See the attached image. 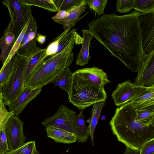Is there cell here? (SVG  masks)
Returning <instances> with one entry per match:
<instances>
[{
	"mask_svg": "<svg viewBox=\"0 0 154 154\" xmlns=\"http://www.w3.org/2000/svg\"><path fill=\"white\" fill-rule=\"evenodd\" d=\"M137 72L135 84L147 88L154 85V50L147 54L143 53Z\"/></svg>",
	"mask_w": 154,
	"mask_h": 154,
	"instance_id": "11",
	"label": "cell"
},
{
	"mask_svg": "<svg viewBox=\"0 0 154 154\" xmlns=\"http://www.w3.org/2000/svg\"><path fill=\"white\" fill-rule=\"evenodd\" d=\"M133 9L141 13L154 10V0H133Z\"/></svg>",
	"mask_w": 154,
	"mask_h": 154,
	"instance_id": "28",
	"label": "cell"
},
{
	"mask_svg": "<svg viewBox=\"0 0 154 154\" xmlns=\"http://www.w3.org/2000/svg\"><path fill=\"white\" fill-rule=\"evenodd\" d=\"M14 57L6 63L3 65L0 70V86L3 85L8 81L11 74Z\"/></svg>",
	"mask_w": 154,
	"mask_h": 154,
	"instance_id": "30",
	"label": "cell"
},
{
	"mask_svg": "<svg viewBox=\"0 0 154 154\" xmlns=\"http://www.w3.org/2000/svg\"><path fill=\"white\" fill-rule=\"evenodd\" d=\"M140 150L126 147V149L123 154H140Z\"/></svg>",
	"mask_w": 154,
	"mask_h": 154,
	"instance_id": "38",
	"label": "cell"
},
{
	"mask_svg": "<svg viewBox=\"0 0 154 154\" xmlns=\"http://www.w3.org/2000/svg\"><path fill=\"white\" fill-rule=\"evenodd\" d=\"M29 21L25 25L20 32V34L16 39L13 47H12L8 57L4 64L6 63L11 59V58H12V57L14 56L21 44V43L23 39V36L27 28Z\"/></svg>",
	"mask_w": 154,
	"mask_h": 154,
	"instance_id": "33",
	"label": "cell"
},
{
	"mask_svg": "<svg viewBox=\"0 0 154 154\" xmlns=\"http://www.w3.org/2000/svg\"><path fill=\"white\" fill-rule=\"evenodd\" d=\"M136 120L140 122H154V101L135 109Z\"/></svg>",
	"mask_w": 154,
	"mask_h": 154,
	"instance_id": "23",
	"label": "cell"
},
{
	"mask_svg": "<svg viewBox=\"0 0 154 154\" xmlns=\"http://www.w3.org/2000/svg\"><path fill=\"white\" fill-rule=\"evenodd\" d=\"M69 101L81 111L100 102H106L107 94L104 87H98L73 77Z\"/></svg>",
	"mask_w": 154,
	"mask_h": 154,
	"instance_id": "4",
	"label": "cell"
},
{
	"mask_svg": "<svg viewBox=\"0 0 154 154\" xmlns=\"http://www.w3.org/2000/svg\"><path fill=\"white\" fill-rule=\"evenodd\" d=\"M142 46L146 54L154 50V10L145 13L139 12Z\"/></svg>",
	"mask_w": 154,
	"mask_h": 154,
	"instance_id": "8",
	"label": "cell"
},
{
	"mask_svg": "<svg viewBox=\"0 0 154 154\" xmlns=\"http://www.w3.org/2000/svg\"><path fill=\"white\" fill-rule=\"evenodd\" d=\"M46 128L47 137L57 143L69 144L77 141L75 134L67 130L53 126Z\"/></svg>",
	"mask_w": 154,
	"mask_h": 154,
	"instance_id": "17",
	"label": "cell"
},
{
	"mask_svg": "<svg viewBox=\"0 0 154 154\" xmlns=\"http://www.w3.org/2000/svg\"><path fill=\"white\" fill-rule=\"evenodd\" d=\"M73 75L69 66H68L62 70L49 84L58 87L68 94L71 89Z\"/></svg>",
	"mask_w": 154,
	"mask_h": 154,
	"instance_id": "20",
	"label": "cell"
},
{
	"mask_svg": "<svg viewBox=\"0 0 154 154\" xmlns=\"http://www.w3.org/2000/svg\"><path fill=\"white\" fill-rule=\"evenodd\" d=\"M37 27L32 15L30 17L27 28L16 54L17 56L28 58L39 50L36 44Z\"/></svg>",
	"mask_w": 154,
	"mask_h": 154,
	"instance_id": "10",
	"label": "cell"
},
{
	"mask_svg": "<svg viewBox=\"0 0 154 154\" xmlns=\"http://www.w3.org/2000/svg\"><path fill=\"white\" fill-rule=\"evenodd\" d=\"M42 89L41 87L24 88L20 95L8 106L9 111L14 115L18 116L26 105L41 92Z\"/></svg>",
	"mask_w": 154,
	"mask_h": 154,
	"instance_id": "15",
	"label": "cell"
},
{
	"mask_svg": "<svg viewBox=\"0 0 154 154\" xmlns=\"http://www.w3.org/2000/svg\"><path fill=\"white\" fill-rule=\"evenodd\" d=\"M24 4L30 6H35L45 9L53 12H57L53 0H21Z\"/></svg>",
	"mask_w": 154,
	"mask_h": 154,
	"instance_id": "26",
	"label": "cell"
},
{
	"mask_svg": "<svg viewBox=\"0 0 154 154\" xmlns=\"http://www.w3.org/2000/svg\"><path fill=\"white\" fill-rule=\"evenodd\" d=\"M3 86L1 85L0 86V92L2 91V88Z\"/></svg>",
	"mask_w": 154,
	"mask_h": 154,
	"instance_id": "40",
	"label": "cell"
},
{
	"mask_svg": "<svg viewBox=\"0 0 154 154\" xmlns=\"http://www.w3.org/2000/svg\"><path fill=\"white\" fill-rule=\"evenodd\" d=\"M133 0H117V11L120 13L129 12L133 9Z\"/></svg>",
	"mask_w": 154,
	"mask_h": 154,
	"instance_id": "34",
	"label": "cell"
},
{
	"mask_svg": "<svg viewBox=\"0 0 154 154\" xmlns=\"http://www.w3.org/2000/svg\"><path fill=\"white\" fill-rule=\"evenodd\" d=\"M86 7L85 0L83 4L68 11L67 14L64 18L53 20L55 22L61 24L64 30H70L76 23L83 17L84 16H80L85 11Z\"/></svg>",
	"mask_w": 154,
	"mask_h": 154,
	"instance_id": "16",
	"label": "cell"
},
{
	"mask_svg": "<svg viewBox=\"0 0 154 154\" xmlns=\"http://www.w3.org/2000/svg\"><path fill=\"white\" fill-rule=\"evenodd\" d=\"M107 2V0H86L87 5L99 15L104 14Z\"/></svg>",
	"mask_w": 154,
	"mask_h": 154,
	"instance_id": "31",
	"label": "cell"
},
{
	"mask_svg": "<svg viewBox=\"0 0 154 154\" xmlns=\"http://www.w3.org/2000/svg\"><path fill=\"white\" fill-rule=\"evenodd\" d=\"M140 154L154 153V139L148 142L141 148Z\"/></svg>",
	"mask_w": 154,
	"mask_h": 154,
	"instance_id": "36",
	"label": "cell"
},
{
	"mask_svg": "<svg viewBox=\"0 0 154 154\" xmlns=\"http://www.w3.org/2000/svg\"><path fill=\"white\" fill-rule=\"evenodd\" d=\"M85 0H53L57 9L59 10L69 11L84 3Z\"/></svg>",
	"mask_w": 154,
	"mask_h": 154,
	"instance_id": "27",
	"label": "cell"
},
{
	"mask_svg": "<svg viewBox=\"0 0 154 154\" xmlns=\"http://www.w3.org/2000/svg\"><path fill=\"white\" fill-rule=\"evenodd\" d=\"M140 86L129 80L119 84L112 93L115 104L120 107L130 102L137 93Z\"/></svg>",
	"mask_w": 154,
	"mask_h": 154,
	"instance_id": "14",
	"label": "cell"
},
{
	"mask_svg": "<svg viewBox=\"0 0 154 154\" xmlns=\"http://www.w3.org/2000/svg\"><path fill=\"white\" fill-rule=\"evenodd\" d=\"M83 111L75 117L74 120L75 134L76 140L79 142L84 143L88 140L90 135V131L88 126L85 124L84 116L82 114Z\"/></svg>",
	"mask_w": 154,
	"mask_h": 154,
	"instance_id": "22",
	"label": "cell"
},
{
	"mask_svg": "<svg viewBox=\"0 0 154 154\" xmlns=\"http://www.w3.org/2000/svg\"><path fill=\"white\" fill-rule=\"evenodd\" d=\"M24 124L18 116L14 114L8 120L5 133L9 152L18 148L24 143L26 137L23 130Z\"/></svg>",
	"mask_w": 154,
	"mask_h": 154,
	"instance_id": "7",
	"label": "cell"
},
{
	"mask_svg": "<svg viewBox=\"0 0 154 154\" xmlns=\"http://www.w3.org/2000/svg\"><path fill=\"white\" fill-rule=\"evenodd\" d=\"M73 74V77L97 87H104L105 85L110 82L106 73L102 69L95 66L77 70Z\"/></svg>",
	"mask_w": 154,
	"mask_h": 154,
	"instance_id": "12",
	"label": "cell"
},
{
	"mask_svg": "<svg viewBox=\"0 0 154 154\" xmlns=\"http://www.w3.org/2000/svg\"><path fill=\"white\" fill-rule=\"evenodd\" d=\"M135 10L124 15L103 14L88 24L86 31L121 61L136 72L144 53L139 20Z\"/></svg>",
	"mask_w": 154,
	"mask_h": 154,
	"instance_id": "1",
	"label": "cell"
},
{
	"mask_svg": "<svg viewBox=\"0 0 154 154\" xmlns=\"http://www.w3.org/2000/svg\"><path fill=\"white\" fill-rule=\"evenodd\" d=\"M83 38L77 33L61 52L37 63L24 85V88L42 87L49 83L65 68L72 63L75 43L82 44Z\"/></svg>",
	"mask_w": 154,
	"mask_h": 154,
	"instance_id": "3",
	"label": "cell"
},
{
	"mask_svg": "<svg viewBox=\"0 0 154 154\" xmlns=\"http://www.w3.org/2000/svg\"><path fill=\"white\" fill-rule=\"evenodd\" d=\"M105 102H97L93 105L92 113L88 126L90 131L91 142L94 146V137L95 128L97 123L102 109Z\"/></svg>",
	"mask_w": 154,
	"mask_h": 154,
	"instance_id": "24",
	"label": "cell"
},
{
	"mask_svg": "<svg viewBox=\"0 0 154 154\" xmlns=\"http://www.w3.org/2000/svg\"><path fill=\"white\" fill-rule=\"evenodd\" d=\"M5 154H39L36 146L35 141L24 143L18 148Z\"/></svg>",
	"mask_w": 154,
	"mask_h": 154,
	"instance_id": "29",
	"label": "cell"
},
{
	"mask_svg": "<svg viewBox=\"0 0 154 154\" xmlns=\"http://www.w3.org/2000/svg\"><path fill=\"white\" fill-rule=\"evenodd\" d=\"M36 40L40 44H44L46 40V36L37 33L36 37Z\"/></svg>",
	"mask_w": 154,
	"mask_h": 154,
	"instance_id": "39",
	"label": "cell"
},
{
	"mask_svg": "<svg viewBox=\"0 0 154 154\" xmlns=\"http://www.w3.org/2000/svg\"><path fill=\"white\" fill-rule=\"evenodd\" d=\"M77 33L76 29L64 30L47 46L37 63L53 56L62 51Z\"/></svg>",
	"mask_w": 154,
	"mask_h": 154,
	"instance_id": "13",
	"label": "cell"
},
{
	"mask_svg": "<svg viewBox=\"0 0 154 154\" xmlns=\"http://www.w3.org/2000/svg\"><path fill=\"white\" fill-rule=\"evenodd\" d=\"M13 113L8 111L3 101L2 91L0 92V129L4 125L6 124L9 118Z\"/></svg>",
	"mask_w": 154,
	"mask_h": 154,
	"instance_id": "32",
	"label": "cell"
},
{
	"mask_svg": "<svg viewBox=\"0 0 154 154\" xmlns=\"http://www.w3.org/2000/svg\"><path fill=\"white\" fill-rule=\"evenodd\" d=\"M2 3L8 8L16 40L32 15L31 6L24 4L21 0H4Z\"/></svg>",
	"mask_w": 154,
	"mask_h": 154,
	"instance_id": "6",
	"label": "cell"
},
{
	"mask_svg": "<svg viewBox=\"0 0 154 154\" xmlns=\"http://www.w3.org/2000/svg\"><path fill=\"white\" fill-rule=\"evenodd\" d=\"M77 113L68 108L65 104L59 106L53 116L45 119L42 122L45 127L56 126L75 134L74 120Z\"/></svg>",
	"mask_w": 154,
	"mask_h": 154,
	"instance_id": "9",
	"label": "cell"
},
{
	"mask_svg": "<svg viewBox=\"0 0 154 154\" xmlns=\"http://www.w3.org/2000/svg\"><path fill=\"white\" fill-rule=\"evenodd\" d=\"M68 11L65 10H59L54 16L52 17V19H60L64 18L67 14Z\"/></svg>",
	"mask_w": 154,
	"mask_h": 154,
	"instance_id": "37",
	"label": "cell"
},
{
	"mask_svg": "<svg viewBox=\"0 0 154 154\" xmlns=\"http://www.w3.org/2000/svg\"><path fill=\"white\" fill-rule=\"evenodd\" d=\"M16 41L10 21L5 30L4 35L0 39V49L2 50L0 54V60L2 61L3 65L8 57Z\"/></svg>",
	"mask_w": 154,
	"mask_h": 154,
	"instance_id": "18",
	"label": "cell"
},
{
	"mask_svg": "<svg viewBox=\"0 0 154 154\" xmlns=\"http://www.w3.org/2000/svg\"><path fill=\"white\" fill-rule=\"evenodd\" d=\"M26 60V58L17 56L14 57L11 74L2 88L5 105L8 106L20 95L24 89L22 73Z\"/></svg>",
	"mask_w": 154,
	"mask_h": 154,
	"instance_id": "5",
	"label": "cell"
},
{
	"mask_svg": "<svg viewBox=\"0 0 154 154\" xmlns=\"http://www.w3.org/2000/svg\"><path fill=\"white\" fill-rule=\"evenodd\" d=\"M45 50L46 48L43 49L40 48L36 53L30 57L26 59V62L22 73V80L24 87L25 83L30 73Z\"/></svg>",
	"mask_w": 154,
	"mask_h": 154,
	"instance_id": "25",
	"label": "cell"
},
{
	"mask_svg": "<svg viewBox=\"0 0 154 154\" xmlns=\"http://www.w3.org/2000/svg\"><path fill=\"white\" fill-rule=\"evenodd\" d=\"M152 101H154V85L148 88L140 86L137 93L130 102L136 109Z\"/></svg>",
	"mask_w": 154,
	"mask_h": 154,
	"instance_id": "19",
	"label": "cell"
},
{
	"mask_svg": "<svg viewBox=\"0 0 154 154\" xmlns=\"http://www.w3.org/2000/svg\"><path fill=\"white\" fill-rule=\"evenodd\" d=\"M136 112L130 102L117 108L109 125L118 140L126 147L140 150L154 139V122L136 120Z\"/></svg>",
	"mask_w": 154,
	"mask_h": 154,
	"instance_id": "2",
	"label": "cell"
},
{
	"mask_svg": "<svg viewBox=\"0 0 154 154\" xmlns=\"http://www.w3.org/2000/svg\"><path fill=\"white\" fill-rule=\"evenodd\" d=\"M6 124L3 125L0 129V154H5L8 152L5 133Z\"/></svg>",
	"mask_w": 154,
	"mask_h": 154,
	"instance_id": "35",
	"label": "cell"
},
{
	"mask_svg": "<svg viewBox=\"0 0 154 154\" xmlns=\"http://www.w3.org/2000/svg\"><path fill=\"white\" fill-rule=\"evenodd\" d=\"M154 154V153H153V154Z\"/></svg>",
	"mask_w": 154,
	"mask_h": 154,
	"instance_id": "41",
	"label": "cell"
},
{
	"mask_svg": "<svg viewBox=\"0 0 154 154\" xmlns=\"http://www.w3.org/2000/svg\"></svg>",
	"mask_w": 154,
	"mask_h": 154,
	"instance_id": "42",
	"label": "cell"
},
{
	"mask_svg": "<svg viewBox=\"0 0 154 154\" xmlns=\"http://www.w3.org/2000/svg\"><path fill=\"white\" fill-rule=\"evenodd\" d=\"M83 34V42L80 51L78 54L76 64L83 66L88 64L91 59L89 53L90 42L93 37L87 32L85 29L82 30Z\"/></svg>",
	"mask_w": 154,
	"mask_h": 154,
	"instance_id": "21",
	"label": "cell"
}]
</instances>
